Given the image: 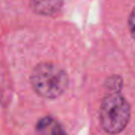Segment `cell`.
I'll return each mask as SVG.
<instances>
[{
    "instance_id": "cell-1",
    "label": "cell",
    "mask_w": 135,
    "mask_h": 135,
    "mask_svg": "<svg viewBox=\"0 0 135 135\" xmlns=\"http://www.w3.org/2000/svg\"><path fill=\"white\" fill-rule=\"evenodd\" d=\"M31 82L37 94L45 98H56L66 90L69 80L66 73L58 66L45 62L36 66Z\"/></svg>"
},
{
    "instance_id": "cell-2",
    "label": "cell",
    "mask_w": 135,
    "mask_h": 135,
    "mask_svg": "<svg viewBox=\"0 0 135 135\" xmlns=\"http://www.w3.org/2000/svg\"><path fill=\"white\" fill-rule=\"evenodd\" d=\"M99 119L106 132L119 134L130 120V106L127 101L118 93L109 94L102 101Z\"/></svg>"
},
{
    "instance_id": "cell-3",
    "label": "cell",
    "mask_w": 135,
    "mask_h": 135,
    "mask_svg": "<svg viewBox=\"0 0 135 135\" xmlns=\"http://www.w3.org/2000/svg\"><path fill=\"white\" fill-rule=\"evenodd\" d=\"M36 131L37 135H66L61 124L52 117H45L40 119Z\"/></svg>"
},
{
    "instance_id": "cell-4",
    "label": "cell",
    "mask_w": 135,
    "mask_h": 135,
    "mask_svg": "<svg viewBox=\"0 0 135 135\" xmlns=\"http://www.w3.org/2000/svg\"><path fill=\"white\" fill-rule=\"evenodd\" d=\"M31 6L38 13L53 15L61 8L62 0H31Z\"/></svg>"
},
{
    "instance_id": "cell-5",
    "label": "cell",
    "mask_w": 135,
    "mask_h": 135,
    "mask_svg": "<svg viewBox=\"0 0 135 135\" xmlns=\"http://www.w3.org/2000/svg\"><path fill=\"white\" fill-rule=\"evenodd\" d=\"M128 25H130V31H131V35L132 37L135 38V9L131 12V16H130V21H128Z\"/></svg>"
}]
</instances>
